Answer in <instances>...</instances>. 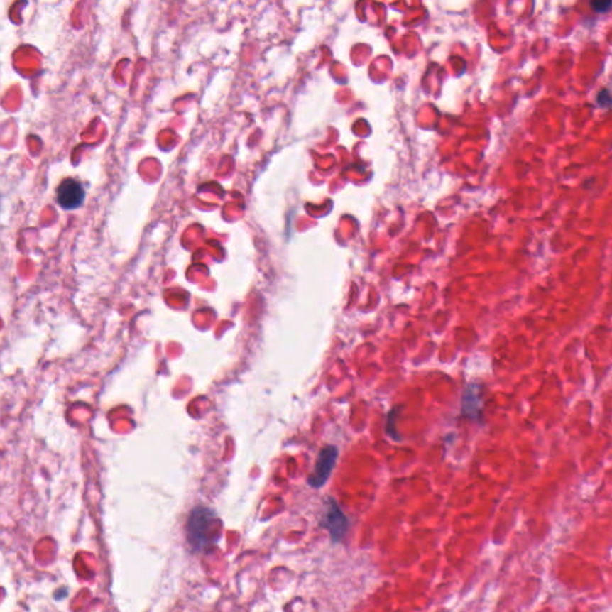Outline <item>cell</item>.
<instances>
[{
	"mask_svg": "<svg viewBox=\"0 0 612 612\" xmlns=\"http://www.w3.org/2000/svg\"><path fill=\"white\" fill-rule=\"evenodd\" d=\"M222 523L207 507L197 506L190 512L187 536L194 552H209L219 542Z\"/></svg>",
	"mask_w": 612,
	"mask_h": 612,
	"instance_id": "obj_1",
	"label": "cell"
},
{
	"mask_svg": "<svg viewBox=\"0 0 612 612\" xmlns=\"http://www.w3.org/2000/svg\"><path fill=\"white\" fill-rule=\"evenodd\" d=\"M321 525L330 533L334 543L344 540V537L347 535L349 529L348 518L346 517L344 510H341V507L337 505V501L332 498L328 499L327 503V508L321 520Z\"/></svg>",
	"mask_w": 612,
	"mask_h": 612,
	"instance_id": "obj_2",
	"label": "cell"
},
{
	"mask_svg": "<svg viewBox=\"0 0 612 612\" xmlns=\"http://www.w3.org/2000/svg\"><path fill=\"white\" fill-rule=\"evenodd\" d=\"M83 185L75 178H66L58 185L57 202L65 211H75L82 207L85 201Z\"/></svg>",
	"mask_w": 612,
	"mask_h": 612,
	"instance_id": "obj_3",
	"label": "cell"
},
{
	"mask_svg": "<svg viewBox=\"0 0 612 612\" xmlns=\"http://www.w3.org/2000/svg\"><path fill=\"white\" fill-rule=\"evenodd\" d=\"M339 457V451L335 446H327L319 452L314 470L307 479V483L312 488H321L333 473L334 466Z\"/></svg>",
	"mask_w": 612,
	"mask_h": 612,
	"instance_id": "obj_4",
	"label": "cell"
},
{
	"mask_svg": "<svg viewBox=\"0 0 612 612\" xmlns=\"http://www.w3.org/2000/svg\"><path fill=\"white\" fill-rule=\"evenodd\" d=\"M597 103L599 106H605V108H610V106H612V96L611 94H610V91H599V94H598L597 96Z\"/></svg>",
	"mask_w": 612,
	"mask_h": 612,
	"instance_id": "obj_5",
	"label": "cell"
},
{
	"mask_svg": "<svg viewBox=\"0 0 612 612\" xmlns=\"http://www.w3.org/2000/svg\"><path fill=\"white\" fill-rule=\"evenodd\" d=\"M590 6L594 12L603 13V12H608L612 8V1H605V0H603V1H592Z\"/></svg>",
	"mask_w": 612,
	"mask_h": 612,
	"instance_id": "obj_6",
	"label": "cell"
}]
</instances>
